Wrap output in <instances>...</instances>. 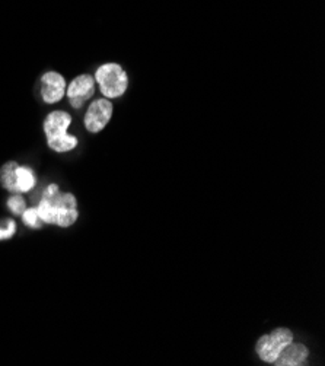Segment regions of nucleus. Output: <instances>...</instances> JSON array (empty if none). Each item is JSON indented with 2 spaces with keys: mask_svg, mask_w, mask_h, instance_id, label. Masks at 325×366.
Segmentation results:
<instances>
[{
  "mask_svg": "<svg viewBox=\"0 0 325 366\" xmlns=\"http://www.w3.org/2000/svg\"><path fill=\"white\" fill-rule=\"evenodd\" d=\"M72 125V117L64 111H53L44 120V133L47 145L54 152H71L77 146V139L67 134V129Z\"/></svg>",
  "mask_w": 325,
  "mask_h": 366,
  "instance_id": "f257e3e1",
  "label": "nucleus"
},
{
  "mask_svg": "<svg viewBox=\"0 0 325 366\" xmlns=\"http://www.w3.org/2000/svg\"><path fill=\"white\" fill-rule=\"evenodd\" d=\"M59 193H60L59 185H56V184H50V185L46 187V190H44V196H43V197L47 199V200H50V199H53V197H56Z\"/></svg>",
  "mask_w": 325,
  "mask_h": 366,
  "instance_id": "2eb2a0df",
  "label": "nucleus"
},
{
  "mask_svg": "<svg viewBox=\"0 0 325 366\" xmlns=\"http://www.w3.org/2000/svg\"><path fill=\"white\" fill-rule=\"evenodd\" d=\"M8 208H9V210H10L13 214H22L24 210L26 209V205H25L24 197L19 196V194H13V196L9 197V200H8Z\"/></svg>",
  "mask_w": 325,
  "mask_h": 366,
  "instance_id": "ddd939ff",
  "label": "nucleus"
},
{
  "mask_svg": "<svg viewBox=\"0 0 325 366\" xmlns=\"http://www.w3.org/2000/svg\"><path fill=\"white\" fill-rule=\"evenodd\" d=\"M50 201L54 208V225L69 228L77 221V203L72 193H59L56 197L50 199Z\"/></svg>",
  "mask_w": 325,
  "mask_h": 366,
  "instance_id": "20e7f679",
  "label": "nucleus"
},
{
  "mask_svg": "<svg viewBox=\"0 0 325 366\" xmlns=\"http://www.w3.org/2000/svg\"><path fill=\"white\" fill-rule=\"evenodd\" d=\"M3 223H5V226L0 225V241L10 239L17 230V223L13 221L6 219Z\"/></svg>",
  "mask_w": 325,
  "mask_h": 366,
  "instance_id": "4468645a",
  "label": "nucleus"
},
{
  "mask_svg": "<svg viewBox=\"0 0 325 366\" xmlns=\"http://www.w3.org/2000/svg\"><path fill=\"white\" fill-rule=\"evenodd\" d=\"M113 116V104L108 98L95 100L85 114V127L91 133H100L110 123Z\"/></svg>",
  "mask_w": 325,
  "mask_h": 366,
  "instance_id": "39448f33",
  "label": "nucleus"
},
{
  "mask_svg": "<svg viewBox=\"0 0 325 366\" xmlns=\"http://www.w3.org/2000/svg\"><path fill=\"white\" fill-rule=\"evenodd\" d=\"M292 342H293V334L289 329L284 327L276 329L272 334H267L259 338V342H257L255 346L257 355L260 356L261 360L267 363H273L280 355V351Z\"/></svg>",
  "mask_w": 325,
  "mask_h": 366,
  "instance_id": "7ed1b4c3",
  "label": "nucleus"
},
{
  "mask_svg": "<svg viewBox=\"0 0 325 366\" xmlns=\"http://www.w3.org/2000/svg\"><path fill=\"white\" fill-rule=\"evenodd\" d=\"M18 164L15 161L6 162V164L0 170V183L8 190V192L18 194L17 193V185H15V170Z\"/></svg>",
  "mask_w": 325,
  "mask_h": 366,
  "instance_id": "9d476101",
  "label": "nucleus"
},
{
  "mask_svg": "<svg viewBox=\"0 0 325 366\" xmlns=\"http://www.w3.org/2000/svg\"><path fill=\"white\" fill-rule=\"evenodd\" d=\"M95 80L100 85L104 98H118L129 86L127 73L118 63H105L98 67Z\"/></svg>",
  "mask_w": 325,
  "mask_h": 366,
  "instance_id": "f03ea898",
  "label": "nucleus"
},
{
  "mask_svg": "<svg viewBox=\"0 0 325 366\" xmlns=\"http://www.w3.org/2000/svg\"><path fill=\"white\" fill-rule=\"evenodd\" d=\"M35 209H37L39 219L43 221V223L54 225V208H53L50 200H47V199L39 200L38 206Z\"/></svg>",
  "mask_w": 325,
  "mask_h": 366,
  "instance_id": "9b49d317",
  "label": "nucleus"
},
{
  "mask_svg": "<svg viewBox=\"0 0 325 366\" xmlns=\"http://www.w3.org/2000/svg\"><path fill=\"white\" fill-rule=\"evenodd\" d=\"M66 80L57 72H47L41 77V97L47 104H56L66 95Z\"/></svg>",
  "mask_w": 325,
  "mask_h": 366,
  "instance_id": "0eeeda50",
  "label": "nucleus"
},
{
  "mask_svg": "<svg viewBox=\"0 0 325 366\" xmlns=\"http://www.w3.org/2000/svg\"><path fill=\"white\" fill-rule=\"evenodd\" d=\"M21 216H22L24 223L28 225L32 229H39V228L43 226V221L39 219V216H38L35 208H32V209H25Z\"/></svg>",
  "mask_w": 325,
  "mask_h": 366,
  "instance_id": "f8f14e48",
  "label": "nucleus"
},
{
  "mask_svg": "<svg viewBox=\"0 0 325 366\" xmlns=\"http://www.w3.org/2000/svg\"><path fill=\"white\" fill-rule=\"evenodd\" d=\"M309 351L301 343H289L284 347L277 359L273 362L276 366H301L306 363Z\"/></svg>",
  "mask_w": 325,
  "mask_h": 366,
  "instance_id": "6e6552de",
  "label": "nucleus"
},
{
  "mask_svg": "<svg viewBox=\"0 0 325 366\" xmlns=\"http://www.w3.org/2000/svg\"><path fill=\"white\" fill-rule=\"evenodd\" d=\"M95 93V79L93 76L85 73L75 77L66 88V95L73 108H80Z\"/></svg>",
  "mask_w": 325,
  "mask_h": 366,
  "instance_id": "423d86ee",
  "label": "nucleus"
},
{
  "mask_svg": "<svg viewBox=\"0 0 325 366\" xmlns=\"http://www.w3.org/2000/svg\"><path fill=\"white\" fill-rule=\"evenodd\" d=\"M15 185H17V193L31 192V190L35 187L34 171L28 167L18 165L15 170Z\"/></svg>",
  "mask_w": 325,
  "mask_h": 366,
  "instance_id": "1a4fd4ad",
  "label": "nucleus"
}]
</instances>
